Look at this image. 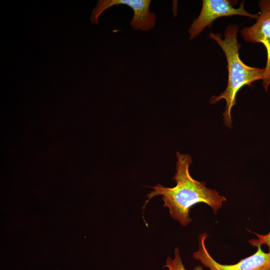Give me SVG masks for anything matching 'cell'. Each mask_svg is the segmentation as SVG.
I'll return each mask as SVG.
<instances>
[{
    "label": "cell",
    "mask_w": 270,
    "mask_h": 270,
    "mask_svg": "<svg viewBox=\"0 0 270 270\" xmlns=\"http://www.w3.org/2000/svg\"><path fill=\"white\" fill-rule=\"evenodd\" d=\"M164 267L167 268L168 270H186L182 262L178 248L174 249V258H172L168 256ZM194 270H203V268L201 266H198L195 267Z\"/></svg>",
    "instance_id": "obj_7"
},
{
    "label": "cell",
    "mask_w": 270,
    "mask_h": 270,
    "mask_svg": "<svg viewBox=\"0 0 270 270\" xmlns=\"http://www.w3.org/2000/svg\"><path fill=\"white\" fill-rule=\"evenodd\" d=\"M260 14L256 22L241 30L244 40L252 43H261L266 48L267 60L266 68L270 71V0L258 2Z\"/></svg>",
    "instance_id": "obj_6"
},
{
    "label": "cell",
    "mask_w": 270,
    "mask_h": 270,
    "mask_svg": "<svg viewBox=\"0 0 270 270\" xmlns=\"http://www.w3.org/2000/svg\"><path fill=\"white\" fill-rule=\"evenodd\" d=\"M202 2L200 12L188 30L190 40L196 38L206 26L211 27L213 22L220 17L240 15L256 19L258 16V14H250L244 9V0L237 8H234L237 0H203Z\"/></svg>",
    "instance_id": "obj_3"
},
{
    "label": "cell",
    "mask_w": 270,
    "mask_h": 270,
    "mask_svg": "<svg viewBox=\"0 0 270 270\" xmlns=\"http://www.w3.org/2000/svg\"><path fill=\"white\" fill-rule=\"evenodd\" d=\"M208 234L202 233L198 238V249L194 252V258L210 270H270V252H264L258 246L253 254L232 264H223L215 260L209 254L205 244Z\"/></svg>",
    "instance_id": "obj_4"
},
{
    "label": "cell",
    "mask_w": 270,
    "mask_h": 270,
    "mask_svg": "<svg viewBox=\"0 0 270 270\" xmlns=\"http://www.w3.org/2000/svg\"><path fill=\"white\" fill-rule=\"evenodd\" d=\"M238 30L239 26L237 25L228 26L224 31V40L220 34L210 32L209 34L210 38L216 40L224 52L228 71L226 88L219 96H212L210 102L212 104L222 99L226 100L223 120L224 124L230 128L232 125L231 110L236 104V96L240 89L244 85L250 86L253 82L260 80H262L266 90H268L270 84V71L266 68H260L247 66L240 58V45L237 40Z\"/></svg>",
    "instance_id": "obj_2"
},
{
    "label": "cell",
    "mask_w": 270,
    "mask_h": 270,
    "mask_svg": "<svg viewBox=\"0 0 270 270\" xmlns=\"http://www.w3.org/2000/svg\"><path fill=\"white\" fill-rule=\"evenodd\" d=\"M256 236L257 239H251L249 240L248 242L252 246H262V244H266L269 248L270 252V231L266 234H260L254 232Z\"/></svg>",
    "instance_id": "obj_8"
},
{
    "label": "cell",
    "mask_w": 270,
    "mask_h": 270,
    "mask_svg": "<svg viewBox=\"0 0 270 270\" xmlns=\"http://www.w3.org/2000/svg\"><path fill=\"white\" fill-rule=\"evenodd\" d=\"M150 0H99L92 10L90 20L94 24H98V18L108 8L114 6L125 4L134 12L130 25L134 30L148 31L154 28L156 14L150 12Z\"/></svg>",
    "instance_id": "obj_5"
},
{
    "label": "cell",
    "mask_w": 270,
    "mask_h": 270,
    "mask_svg": "<svg viewBox=\"0 0 270 270\" xmlns=\"http://www.w3.org/2000/svg\"><path fill=\"white\" fill-rule=\"evenodd\" d=\"M176 157V172L172 178L176 182V186L168 188L158 184L152 186L154 190L147 194L148 198L143 208L153 197L162 196L164 206L168 208L171 216L186 226L192 220L189 211L194 205L206 204L216 214L226 199L216 190L206 187L205 182L198 181L191 176L189 168L192 160L189 154L178 152Z\"/></svg>",
    "instance_id": "obj_1"
}]
</instances>
